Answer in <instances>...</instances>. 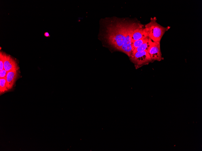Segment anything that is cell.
<instances>
[{
  "mask_svg": "<svg viewBox=\"0 0 202 151\" xmlns=\"http://www.w3.org/2000/svg\"><path fill=\"white\" fill-rule=\"evenodd\" d=\"M103 37L107 42L118 50L124 43L128 21L117 18L103 20Z\"/></svg>",
  "mask_w": 202,
  "mask_h": 151,
  "instance_id": "obj_1",
  "label": "cell"
},
{
  "mask_svg": "<svg viewBox=\"0 0 202 151\" xmlns=\"http://www.w3.org/2000/svg\"><path fill=\"white\" fill-rule=\"evenodd\" d=\"M155 17L151 18L150 21L144 26L147 36L154 42H159L170 27H164L158 24Z\"/></svg>",
  "mask_w": 202,
  "mask_h": 151,
  "instance_id": "obj_2",
  "label": "cell"
},
{
  "mask_svg": "<svg viewBox=\"0 0 202 151\" xmlns=\"http://www.w3.org/2000/svg\"><path fill=\"white\" fill-rule=\"evenodd\" d=\"M138 22L128 21L126 28L125 40L118 50L126 54L130 57L132 54L131 37L133 30Z\"/></svg>",
  "mask_w": 202,
  "mask_h": 151,
  "instance_id": "obj_3",
  "label": "cell"
},
{
  "mask_svg": "<svg viewBox=\"0 0 202 151\" xmlns=\"http://www.w3.org/2000/svg\"><path fill=\"white\" fill-rule=\"evenodd\" d=\"M130 58L137 68L152 61L148 50L136 52L132 54Z\"/></svg>",
  "mask_w": 202,
  "mask_h": 151,
  "instance_id": "obj_4",
  "label": "cell"
},
{
  "mask_svg": "<svg viewBox=\"0 0 202 151\" xmlns=\"http://www.w3.org/2000/svg\"><path fill=\"white\" fill-rule=\"evenodd\" d=\"M148 51L152 61H160L163 59L161 50L160 42H153Z\"/></svg>",
  "mask_w": 202,
  "mask_h": 151,
  "instance_id": "obj_5",
  "label": "cell"
},
{
  "mask_svg": "<svg viewBox=\"0 0 202 151\" xmlns=\"http://www.w3.org/2000/svg\"><path fill=\"white\" fill-rule=\"evenodd\" d=\"M147 36L144 26L137 22L132 34L131 42Z\"/></svg>",
  "mask_w": 202,
  "mask_h": 151,
  "instance_id": "obj_6",
  "label": "cell"
},
{
  "mask_svg": "<svg viewBox=\"0 0 202 151\" xmlns=\"http://www.w3.org/2000/svg\"><path fill=\"white\" fill-rule=\"evenodd\" d=\"M3 54L4 68L7 72L18 68L16 61L10 55L4 53Z\"/></svg>",
  "mask_w": 202,
  "mask_h": 151,
  "instance_id": "obj_7",
  "label": "cell"
},
{
  "mask_svg": "<svg viewBox=\"0 0 202 151\" xmlns=\"http://www.w3.org/2000/svg\"><path fill=\"white\" fill-rule=\"evenodd\" d=\"M18 69H14L7 72L6 81L7 87L9 90L13 88L18 77Z\"/></svg>",
  "mask_w": 202,
  "mask_h": 151,
  "instance_id": "obj_8",
  "label": "cell"
},
{
  "mask_svg": "<svg viewBox=\"0 0 202 151\" xmlns=\"http://www.w3.org/2000/svg\"><path fill=\"white\" fill-rule=\"evenodd\" d=\"M153 42L152 40L149 38L147 41L140 46L134 50L132 52V54L138 52L148 50L150 45Z\"/></svg>",
  "mask_w": 202,
  "mask_h": 151,
  "instance_id": "obj_9",
  "label": "cell"
},
{
  "mask_svg": "<svg viewBox=\"0 0 202 151\" xmlns=\"http://www.w3.org/2000/svg\"><path fill=\"white\" fill-rule=\"evenodd\" d=\"M149 39L148 37L147 36L132 42V46L133 51L147 41Z\"/></svg>",
  "mask_w": 202,
  "mask_h": 151,
  "instance_id": "obj_10",
  "label": "cell"
},
{
  "mask_svg": "<svg viewBox=\"0 0 202 151\" xmlns=\"http://www.w3.org/2000/svg\"><path fill=\"white\" fill-rule=\"evenodd\" d=\"M9 90L6 84V77L0 78V93L2 94Z\"/></svg>",
  "mask_w": 202,
  "mask_h": 151,
  "instance_id": "obj_11",
  "label": "cell"
},
{
  "mask_svg": "<svg viewBox=\"0 0 202 151\" xmlns=\"http://www.w3.org/2000/svg\"><path fill=\"white\" fill-rule=\"evenodd\" d=\"M4 56L3 52H0V71L4 69Z\"/></svg>",
  "mask_w": 202,
  "mask_h": 151,
  "instance_id": "obj_12",
  "label": "cell"
},
{
  "mask_svg": "<svg viewBox=\"0 0 202 151\" xmlns=\"http://www.w3.org/2000/svg\"><path fill=\"white\" fill-rule=\"evenodd\" d=\"M7 72L4 69L2 71H0V78L6 77Z\"/></svg>",
  "mask_w": 202,
  "mask_h": 151,
  "instance_id": "obj_13",
  "label": "cell"
},
{
  "mask_svg": "<svg viewBox=\"0 0 202 151\" xmlns=\"http://www.w3.org/2000/svg\"><path fill=\"white\" fill-rule=\"evenodd\" d=\"M44 35L45 36L48 37L50 36L48 32H46L44 33Z\"/></svg>",
  "mask_w": 202,
  "mask_h": 151,
  "instance_id": "obj_14",
  "label": "cell"
}]
</instances>
